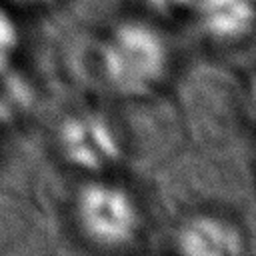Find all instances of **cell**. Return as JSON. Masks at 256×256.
<instances>
[{
    "label": "cell",
    "instance_id": "cell-4",
    "mask_svg": "<svg viewBox=\"0 0 256 256\" xmlns=\"http://www.w3.org/2000/svg\"><path fill=\"white\" fill-rule=\"evenodd\" d=\"M174 248L186 256H238L248 252L242 228L214 212H198L180 222Z\"/></svg>",
    "mask_w": 256,
    "mask_h": 256
},
{
    "label": "cell",
    "instance_id": "cell-8",
    "mask_svg": "<svg viewBox=\"0 0 256 256\" xmlns=\"http://www.w3.org/2000/svg\"><path fill=\"white\" fill-rule=\"evenodd\" d=\"M16 2H20V4H30V6H40V4H48V2H52V0H16Z\"/></svg>",
    "mask_w": 256,
    "mask_h": 256
},
{
    "label": "cell",
    "instance_id": "cell-7",
    "mask_svg": "<svg viewBox=\"0 0 256 256\" xmlns=\"http://www.w3.org/2000/svg\"><path fill=\"white\" fill-rule=\"evenodd\" d=\"M142 4L156 16H176L190 10L192 0H142Z\"/></svg>",
    "mask_w": 256,
    "mask_h": 256
},
{
    "label": "cell",
    "instance_id": "cell-6",
    "mask_svg": "<svg viewBox=\"0 0 256 256\" xmlns=\"http://www.w3.org/2000/svg\"><path fill=\"white\" fill-rule=\"evenodd\" d=\"M20 48V28L14 16L0 4V72L14 60Z\"/></svg>",
    "mask_w": 256,
    "mask_h": 256
},
{
    "label": "cell",
    "instance_id": "cell-3",
    "mask_svg": "<svg viewBox=\"0 0 256 256\" xmlns=\"http://www.w3.org/2000/svg\"><path fill=\"white\" fill-rule=\"evenodd\" d=\"M56 144L68 166L90 176L112 170L124 156V140L118 126L98 110L68 114L56 130Z\"/></svg>",
    "mask_w": 256,
    "mask_h": 256
},
{
    "label": "cell",
    "instance_id": "cell-2",
    "mask_svg": "<svg viewBox=\"0 0 256 256\" xmlns=\"http://www.w3.org/2000/svg\"><path fill=\"white\" fill-rule=\"evenodd\" d=\"M72 216L80 236L104 250L130 246L144 224L136 196L126 186L104 178H92L76 190Z\"/></svg>",
    "mask_w": 256,
    "mask_h": 256
},
{
    "label": "cell",
    "instance_id": "cell-1",
    "mask_svg": "<svg viewBox=\"0 0 256 256\" xmlns=\"http://www.w3.org/2000/svg\"><path fill=\"white\" fill-rule=\"evenodd\" d=\"M100 72L112 92L124 98L154 94L172 66L164 34L146 20H122L112 26L100 46Z\"/></svg>",
    "mask_w": 256,
    "mask_h": 256
},
{
    "label": "cell",
    "instance_id": "cell-5",
    "mask_svg": "<svg viewBox=\"0 0 256 256\" xmlns=\"http://www.w3.org/2000/svg\"><path fill=\"white\" fill-rule=\"evenodd\" d=\"M200 30L214 42L236 44L254 30V0H192Z\"/></svg>",
    "mask_w": 256,
    "mask_h": 256
}]
</instances>
